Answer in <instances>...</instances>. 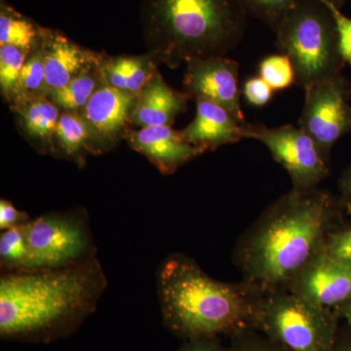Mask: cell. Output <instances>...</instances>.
<instances>
[{
	"mask_svg": "<svg viewBox=\"0 0 351 351\" xmlns=\"http://www.w3.org/2000/svg\"><path fill=\"white\" fill-rule=\"evenodd\" d=\"M339 186H341V193H343V203L351 211V166L341 177Z\"/></svg>",
	"mask_w": 351,
	"mask_h": 351,
	"instance_id": "d6a6232c",
	"label": "cell"
},
{
	"mask_svg": "<svg viewBox=\"0 0 351 351\" xmlns=\"http://www.w3.org/2000/svg\"><path fill=\"white\" fill-rule=\"evenodd\" d=\"M182 88L193 100H207L225 108L241 123L245 121L240 105L239 64L226 56L195 59L186 64Z\"/></svg>",
	"mask_w": 351,
	"mask_h": 351,
	"instance_id": "30bf717a",
	"label": "cell"
},
{
	"mask_svg": "<svg viewBox=\"0 0 351 351\" xmlns=\"http://www.w3.org/2000/svg\"><path fill=\"white\" fill-rule=\"evenodd\" d=\"M40 49L48 95L68 84L90 66L101 63L107 55L76 43L60 29L44 27Z\"/></svg>",
	"mask_w": 351,
	"mask_h": 351,
	"instance_id": "4fadbf2b",
	"label": "cell"
},
{
	"mask_svg": "<svg viewBox=\"0 0 351 351\" xmlns=\"http://www.w3.org/2000/svg\"><path fill=\"white\" fill-rule=\"evenodd\" d=\"M32 221L25 212L17 209L11 201L2 198L0 200V230L1 232L27 225Z\"/></svg>",
	"mask_w": 351,
	"mask_h": 351,
	"instance_id": "4dcf8cb0",
	"label": "cell"
},
{
	"mask_svg": "<svg viewBox=\"0 0 351 351\" xmlns=\"http://www.w3.org/2000/svg\"><path fill=\"white\" fill-rule=\"evenodd\" d=\"M323 250L339 262L351 265V226L341 232L330 233Z\"/></svg>",
	"mask_w": 351,
	"mask_h": 351,
	"instance_id": "f1b7e54d",
	"label": "cell"
},
{
	"mask_svg": "<svg viewBox=\"0 0 351 351\" xmlns=\"http://www.w3.org/2000/svg\"><path fill=\"white\" fill-rule=\"evenodd\" d=\"M258 76L274 91L287 89L295 83L294 66L285 54L270 55L258 64Z\"/></svg>",
	"mask_w": 351,
	"mask_h": 351,
	"instance_id": "d4e9b609",
	"label": "cell"
},
{
	"mask_svg": "<svg viewBox=\"0 0 351 351\" xmlns=\"http://www.w3.org/2000/svg\"><path fill=\"white\" fill-rule=\"evenodd\" d=\"M177 351H228L221 345L219 337H203L186 339Z\"/></svg>",
	"mask_w": 351,
	"mask_h": 351,
	"instance_id": "1f68e13d",
	"label": "cell"
},
{
	"mask_svg": "<svg viewBox=\"0 0 351 351\" xmlns=\"http://www.w3.org/2000/svg\"><path fill=\"white\" fill-rule=\"evenodd\" d=\"M244 138L263 143L290 175L294 189H316L329 175L328 158L311 136L293 125L269 128L263 124L244 125Z\"/></svg>",
	"mask_w": 351,
	"mask_h": 351,
	"instance_id": "ba28073f",
	"label": "cell"
},
{
	"mask_svg": "<svg viewBox=\"0 0 351 351\" xmlns=\"http://www.w3.org/2000/svg\"><path fill=\"white\" fill-rule=\"evenodd\" d=\"M233 345L228 351H289L274 341L251 334V330L232 337Z\"/></svg>",
	"mask_w": 351,
	"mask_h": 351,
	"instance_id": "83f0119b",
	"label": "cell"
},
{
	"mask_svg": "<svg viewBox=\"0 0 351 351\" xmlns=\"http://www.w3.org/2000/svg\"><path fill=\"white\" fill-rule=\"evenodd\" d=\"M27 237L38 269H61L97 258L89 218L82 208L32 219Z\"/></svg>",
	"mask_w": 351,
	"mask_h": 351,
	"instance_id": "52a82bcc",
	"label": "cell"
},
{
	"mask_svg": "<svg viewBox=\"0 0 351 351\" xmlns=\"http://www.w3.org/2000/svg\"><path fill=\"white\" fill-rule=\"evenodd\" d=\"M101 63L90 66L64 87L51 92L48 97L62 112H82L95 92L105 83Z\"/></svg>",
	"mask_w": 351,
	"mask_h": 351,
	"instance_id": "44dd1931",
	"label": "cell"
},
{
	"mask_svg": "<svg viewBox=\"0 0 351 351\" xmlns=\"http://www.w3.org/2000/svg\"><path fill=\"white\" fill-rule=\"evenodd\" d=\"M43 29L6 0H0V45H13L31 52L40 43Z\"/></svg>",
	"mask_w": 351,
	"mask_h": 351,
	"instance_id": "ffe728a7",
	"label": "cell"
},
{
	"mask_svg": "<svg viewBox=\"0 0 351 351\" xmlns=\"http://www.w3.org/2000/svg\"><path fill=\"white\" fill-rule=\"evenodd\" d=\"M159 62L152 53L128 56L106 55L101 63L104 82L125 93L138 96L159 71Z\"/></svg>",
	"mask_w": 351,
	"mask_h": 351,
	"instance_id": "ac0fdd59",
	"label": "cell"
},
{
	"mask_svg": "<svg viewBox=\"0 0 351 351\" xmlns=\"http://www.w3.org/2000/svg\"><path fill=\"white\" fill-rule=\"evenodd\" d=\"M337 313L348 322L351 328V298L348 301L337 307Z\"/></svg>",
	"mask_w": 351,
	"mask_h": 351,
	"instance_id": "836d02e7",
	"label": "cell"
},
{
	"mask_svg": "<svg viewBox=\"0 0 351 351\" xmlns=\"http://www.w3.org/2000/svg\"><path fill=\"white\" fill-rule=\"evenodd\" d=\"M108 287L98 258L61 269L1 274L0 337L50 343L75 334Z\"/></svg>",
	"mask_w": 351,
	"mask_h": 351,
	"instance_id": "6da1fadb",
	"label": "cell"
},
{
	"mask_svg": "<svg viewBox=\"0 0 351 351\" xmlns=\"http://www.w3.org/2000/svg\"><path fill=\"white\" fill-rule=\"evenodd\" d=\"M29 52L13 45H0V93L10 105L20 73Z\"/></svg>",
	"mask_w": 351,
	"mask_h": 351,
	"instance_id": "cb8c5ba5",
	"label": "cell"
},
{
	"mask_svg": "<svg viewBox=\"0 0 351 351\" xmlns=\"http://www.w3.org/2000/svg\"><path fill=\"white\" fill-rule=\"evenodd\" d=\"M351 85L343 75L307 88L299 127L329 158L332 145L351 132Z\"/></svg>",
	"mask_w": 351,
	"mask_h": 351,
	"instance_id": "9c48e42d",
	"label": "cell"
},
{
	"mask_svg": "<svg viewBox=\"0 0 351 351\" xmlns=\"http://www.w3.org/2000/svg\"><path fill=\"white\" fill-rule=\"evenodd\" d=\"M302 0H239L245 12L272 29Z\"/></svg>",
	"mask_w": 351,
	"mask_h": 351,
	"instance_id": "484cf974",
	"label": "cell"
},
{
	"mask_svg": "<svg viewBox=\"0 0 351 351\" xmlns=\"http://www.w3.org/2000/svg\"><path fill=\"white\" fill-rule=\"evenodd\" d=\"M331 11L335 23H336L337 32H338L339 47L341 57L345 64L351 66V19L341 13V9L335 6L327 0H322Z\"/></svg>",
	"mask_w": 351,
	"mask_h": 351,
	"instance_id": "4316f807",
	"label": "cell"
},
{
	"mask_svg": "<svg viewBox=\"0 0 351 351\" xmlns=\"http://www.w3.org/2000/svg\"><path fill=\"white\" fill-rule=\"evenodd\" d=\"M9 108L25 140L39 154L53 156V138L62 114L56 104L44 96Z\"/></svg>",
	"mask_w": 351,
	"mask_h": 351,
	"instance_id": "e0dca14e",
	"label": "cell"
},
{
	"mask_svg": "<svg viewBox=\"0 0 351 351\" xmlns=\"http://www.w3.org/2000/svg\"><path fill=\"white\" fill-rule=\"evenodd\" d=\"M332 351H351V339H346L343 341H338V339H337Z\"/></svg>",
	"mask_w": 351,
	"mask_h": 351,
	"instance_id": "e575fe53",
	"label": "cell"
},
{
	"mask_svg": "<svg viewBox=\"0 0 351 351\" xmlns=\"http://www.w3.org/2000/svg\"><path fill=\"white\" fill-rule=\"evenodd\" d=\"M350 97H351V90H350Z\"/></svg>",
	"mask_w": 351,
	"mask_h": 351,
	"instance_id": "8d00e7d4",
	"label": "cell"
},
{
	"mask_svg": "<svg viewBox=\"0 0 351 351\" xmlns=\"http://www.w3.org/2000/svg\"><path fill=\"white\" fill-rule=\"evenodd\" d=\"M277 47L294 66L302 89L341 75L346 66L331 11L322 0H302L274 27Z\"/></svg>",
	"mask_w": 351,
	"mask_h": 351,
	"instance_id": "5b68a950",
	"label": "cell"
},
{
	"mask_svg": "<svg viewBox=\"0 0 351 351\" xmlns=\"http://www.w3.org/2000/svg\"><path fill=\"white\" fill-rule=\"evenodd\" d=\"M163 324L178 338L234 337L254 330L251 289L221 282L184 254L167 256L156 272Z\"/></svg>",
	"mask_w": 351,
	"mask_h": 351,
	"instance_id": "3957f363",
	"label": "cell"
},
{
	"mask_svg": "<svg viewBox=\"0 0 351 351\" xmlns=\"http://www.w3.org/2000/svg\"><path fill=\"white\" fill-rule=\"evenodd\" d=\"M191 98L184 92L173 89L157 71L137 96L132 112V125L172 126L176 119L188 110Z\"/></svg>",
	"mask_w": 351,
	"mask_h": 351,
	"instance_id": "2e32d148",
	"label": "cell"
},
{
	"mask_svg": "<svg viewBox=\"0 0 351 351\" xmlns=\"http://www.w3.org/2000/svg\"><path fill=\"white\" fill-rule=\"evenodd\" d=\"M253 327L289 351H332L338 339L336 315L292 292L258 299Z\"/></svg>",
	"mask_w": 351,
	"mask_h": 351,
	"instance_id": "8992f818",
	"label": "cell"
},
{
	"mask_svg": "<svg viewBox=\"0 0 351 351\" xmlns=\"http://www.w3.org/2000/svg\"><path fill=\"white\" fill-rule=\"evenodd\" d=\"M27 225L1 232L0 234L1 274H16V272L38 269L32 257L31 247L27 241Z\"/></svg>",
	"mask_w": 351,
	"mask_h": 351,
	"instance_id": "7402d4cb",
	"label": "cell"
},
{
	"mask_svg": "<svg viewBox=\"0 0 351 351\" xmlns=\"http://www.w3.org/2000/svg\"><path fill=\"white\" fill-rule=\"evenodd\" d=\"M137 96L104 83L88 101L82 115L91 132L92 156H101L125 141Z\"/></svg>",
	"mask_w": 351,
	"mask_h": 351,
	"instance_id": "8fae6325",
	"label": "cell"
},
{
	"mask_svg": "<svg viewBox=\"0 0 351 351\" xmlns=\"http://www.w3.org/2000/svg\"><path fill=\"white\" fill-rule=\"evenodd\" d=\"M44 96H48V92L46 88L43 53L39 43L32 48L25 59L13 100L9 107Z\"/></svg>",
	"mask_w": 351,
	"mask_h": 351,
	"instance_id": "603a6c76",
	"label": "cell"
},
{
	"mask_svg": "<svg viewBox=\"0 0 351 351\" xmlns=\"http://www.w3.org/2000/svg\"><path fill=\"white\" fill-rule=\"evenodd\" d=\"M327 1L331 2L332 4H334L335 6L338 7V8L341 9V7L345 5V3L348 0H327Z\"/></svg>",
	"mask_w": 351,
	"mask_h": 351,
	"instance_id": "d590c367",
	"label": "cell"
},
{
	"mask_svg": "<svg viewBox=\"0 0 351 351\" xmlns=\"http://www.w3.org/2000/svg\"><path fill=\"white\" fill-rule=\"evenodd\" d=\"M125 141L133 151L145 156L161 174L172 175L184 164L204 154L172 126L130 129Z\"/></svg>",
	"mask_w": 351,
	"mask_h": 351,
	"instance_id": "5bb4252c",
	"label": "cell"
},
{
	"mask_svg": "<svg viewBox=\"0 0 351 351\" xmlns=\"http://www.w3.org/2000/svg\"><path fill=\"white\" fill-rule=\"evenodd\" d=\"M274 90L261 76H253L245 82L243 95L254 107H263L271 101Z\"/></svg>",
	"mask_w": 351,
	"mask_h": 351,
	"instance_id": "f546056e",
	"label": "cell"
},
{
	"mask_svg": "<svg viewBox=\"0 0 351 351\" xmlns=\"http://www.w3.org/2000/svg\"><path fill=\"white\" fill-rule=\"evenodd\" d=\"M291 292L330 309L351 298V265L320 252L290 285Z\"/></svg>",
	"mask_w": 351,
	"mask_h": 351,
	"instance_id": "7c38bea8",
	"label": "cell"
},
{
	"mask_svg": "<svg viewBox=\"0 0 351 351\" xmlns=\"http://www.w3.org/2000/svg\"><path fill=\"white\" fill-rule=\"evenodd\" d=\"M56 158L66 159L82 169L87 157L92 156L91 132L82 112H62L54 138Z\"/></svg>",
	"mask_w": 351,
	"mask_h": 351,
	"instance_id": "d6986e66",
	"label": "cell"
},
{
	"mask_svg": "<svg viewBox=\"0 0 351 351\" xmlns=\"http://www.w3.org/2000/svg\"><path fill=\"white\" fill-rule=\"evenodd\" d=\"M338 215L326 191L286 193L271 205L239 246V265L253 291L289 286L324 249Z\"/></svg>",
	"mask_w": 351,
	"mask_h": 351,
	"instance_id": "7a4b0ae2",
	"label": "cell"
},
{
	"mask_svg": "<svg viewBox=\"0 0 351 351\" xmlns=\"http://www.w3.org/2000/svg\"><path fill=\"white\" fill-rule=\"evenodd\" d=\"M195 119L181 130L188 142L202 151H214L221 145L244 138V125L225 108L207 100H195Z\"/></svg>",
	"mask_w": 351,
	"mask_h": 351,
	"instance_id": "9a60e30c",
	"label": "cell"
},
{
	"mask_svg": "<svg viewBox=\"0 0 351 351\" xmlns=\"http://www.w3.org/2000/svg\"><path fill=\"white\" fill-rule=\"evenodd\" d=\"M239 0H143V36L159 64L177 69L191 60L226 56L244 36Z\"/></svg>",
	"mask_w": 351,
	"mask_h": 351,
	"instance_id": "277c9868",
	"label": "cell"
}]
</instances>
